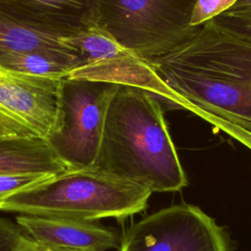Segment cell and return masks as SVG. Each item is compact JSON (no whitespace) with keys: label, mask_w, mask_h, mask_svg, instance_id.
I'll list each match as a JSON object with an SVG mask.
<instances>
[{"label":"cell","mask_w":251,"mask_h":251,"mask_svg":"<svg viewBox=\"0 0 251 251\" xmlns=\"http://www.w3.org/2000/svg\"><path fill=\"white\" fill-rule=\"evenodd\" d=\"M151 193L145 186L96 168L67 170L0 201V210L90 222L123 220L146 209Z\"/></svg>","instance_id":"3"},{"label":"cell","mask_w":251,"mask_h":251,"mask_svg":"<svg viewBox=\"0 0 251 251\" xmlns=\"http://www.w3.org/2000/svg\"><path fill=\"white\" fill-rule=\"evenodd\" d=\"M67 170L45 139L0 137V175L55 176Z\"/></svg>","instance_id":"10"},{"label":"cell","mask_w":251,"mask_h":251,"mask_svg":"<svg viewBox=\"0 0 251 251\" xmlns=\"http://www.w3.org/2000/svg\"><path fill=\"white\" fill-rule=\"evenodd\" d=\"M210 21L228 31L251 36V3L235 4Z\"/></svg>","instance_id":"14"},{"label":"cell","mask_w":251,"mask_h":251,"mask_svg":"<svg viewBox=\"0 0 251 251\" xmlns=\"http://www.w3.org/2000/svg\"><path fill=\"white\" fill-rule=\"evenodd\" d=\"M250 3H251V0H237V2L235 4L240 5V4H250Z\"/></svg>","instance_id":"19"},{"label":"cell","mask_w":251,"mask_h":251,"mask_svg":"<svg viewBox=\"0 0 251 251\" xmlns=\"http://www.w3.org/2000/svg\"><path fill=\"white\" fill-rule=\"evenodd\" d=\"M237 0H196L191 25H199L232 7Z\"/></svg>","instance_id":"17"},{"label":"cell","mask_w":251,"mask_h":251,"mask_svg":"<svg viewBox=\"0 0 251 251\" xmlns=\"http://www.w3.org/2000/svg\"><path fill=\"white\" fill-rule=\"evenodd\" d=\"M0 67L32 75L65 77L77 68L71 59L42 50L11 52L0 58Z\"/></svg>","instance_id":"12"},{"label":"cell","mask_w":251,"mask_h":251,"mask_svg":"<svg viewBox=\"0 0 251 251\" xmlns=\"http://www.w3.org/2000/svg\"><path fill=\"white\" fill-rule=\"evenodd\" d=\"M119 251H231L227 233L200 208L174 205L148 215L126 231Z\"/></svg>","instance_id":"6"},{"label":"cell","mask_w":251,"mask_h":251,"mask_svg":"<svg viewBox=\"0 0 251 251\" xmlns=\"http://www.w3.org/2000/svg\"><path fill=\"white\" fill-rule=\"evenodd\" d=\"M119 85L62 78L58 125L46 141L69 170L96 167L107 111Z\"/></svg>","instance_id":"5"},{"label":"cell","mask_w":251,"mask_h":251,"mask_svg":"<svg viewBox=\"0 0 251 251\" xmlns=\"http://www.w3.org/2000/svg\"><path fill=\"white\" fill-rule=\"evenodd\" d=\"M95 168L152 192L187 185L159 100L127 84H120L110 102Z\"/></svg>","instance_id":"2"},{"label":"cell","mask_w":251,"mask_h":251,"mask_svg":"<svg viewBox=\"0 0 251 251\" xmlns=\"http://www.w3.org/2000/svg\"><path fill=\"white\" fill-rule=\"evenodd\" d=\"M62 35L21 25L0 12V58L11 52L42 50L67 57L77 68L82 62L76 52L62 42Z\"/></svg>","instance_id":"11"},{"label":"cell","mask_w":251,"mask_h":251,"mask_svg":"<svg viewBox=\"0 0 251 251\" xmlns=\"http://www.w3.org/2000/svg\"><path fill=\"white\" fill-rule=\"evenodd\" d=\"M36 246L15 224L0 217V251H27Z\"/></svg>","instance_id":"15"},{"label":"cell","mask_w":251,"mask_h":251,"mask_svg":"<svg viewBox=\"0 0 251 251\" xmlns=\"http://www.w3.org/2000/svg\"><path fill=\"white\" fill-rule=\"evenodd\" d=\"M62 42L76 52L82 66L112 59L128 52L97 25L64 36Z\"/></svg>","instance_id":"13"},{"label":"cell","mask_w":251,"mask_h":251,"mask_svg":"<svg viewBox=\"0 0 251 251\" xmlns=\"http://www.w3.org/2000/svg\"><path fill=\"white\" fill-rule=\"evenodd\" d=\"M27 251H36V248L35 249H30V250H27Z\"/></svg>","instance_id":"20"},{"label":"cell","mask_w":251,"mask_h":251,"mask_svg":"<svg viewBox=\"0 0 251 251\" xmlns=\"http://www.w3.org/2000/svg\"><path fill=\"white\" fill-rule=\"evenodd\" d=\"M36 251H76L71 249H63V248H50V247H42L36 246Z\"/></svg>","instance_id":"18"},{"label":"cell","mask_w":251,"mask_h":251,"mask_svg":"<svg viewBox=\"0 0 251 251\" xmlns=\"http://www.w3.org/2000/svg\"><path fill=\"white\" fill-rule=\"evenodd\" d=\"M18 226L37 246L76 251H106L119 248L116 231L96 222L66 218L19 215Z\"/></svg>","instance_id":"9"},{"label":"cell","mask_w":251,"mask_h":251,"mask_svg":"<svg viewBox=\"0 0 251 251\" xmlns=\"http://www.w3.org/2000/svg\"><path fill=\"white\" fill-rule=\"evenodd\" d=\"M148 62L154 97L192 112L251 150V36L207 21Z\"/></svg>","instance_id":"1"},{"label":"cell","mask_w":251,"mask_h":251,"mask_svg":"<svg viewBox=\"0 0 251 251\" xmlns=\"http://www.w3.org/2000/svg\"><path fill=\"white\" fill-rule=\"evenodd\" d=\"M99 0H0V12L36 30L62 36L96 25Z\"/></svg>","instance_id":"8"},{"label":"cell","mask_w":251,"mask_h":251,"mask_svg":"<svg viewBox=\"0 0 251 251\" xmlns=\"http://www.w3.org/2000/svg\"><path fill=\"white\" fill-rule=\"evenodd\" d=\"M51 176H53L40 174L0 175V201L14 195L15 193L41 183Z\"/></svg>","instance_id":"16"},{"label":"cell","mask_w":251,"mask_h":251,"mask_svg":"<svg viewBox=\"0 0 251 251\" xmlns=\"http://www.w3.org/2000/svg\"><path fill=\"white\" fill-rule=\"evenodd\" d=\"M196 0H99L96 25L120 46L150 61L178 44L195 26Z\"/></svg>","instance_id":"4"},{"label":"cell","mask_w":251,"mask_h":251,"mask_svg":"<svg viewBox=\"0 0 251 251\" xmlns=\"http://www.w3.org/2000/svg\"><path fill=\"white\" fill-rule=\"evenodd\" d=\"M62 78L0 67V137L47 140L58 125Z\"/></svg>","instance_id":"7"}]
</instances>
